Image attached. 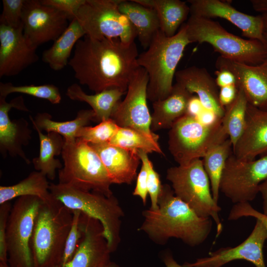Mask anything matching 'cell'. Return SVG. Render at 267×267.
Masks as SVG:
<instances>
[{"instance_id":"2","label":"cell","mask_w":267,"mask_h":267,"mask_svg":"<svg viewBox=\"0 0 267 267\" xmlns=\"http://www.w3.org/2000/svg\"><path fill=\"white\" fill-rule=\"evenodd\" d=\"M158 208H149L142 215L144 220L138 230L153 242L164 244L171 238L180 239L195 247L202 244L212 228L211 218H202L177 197L171 186L162 184L158 197Z\"/></svg>"},{"instance_id":"37","label":"cell","mask_w":267,"mask_h":267,"mask_svg":"<svg viewBox=\"0 0 267 267\" xmlns=\"http://www.w3.org/2000/svg\"><path fill=\"white\" fill-rule=\"evenodd\" d=\"M26 0H2L0 23L14 29H23L22 15Z\"/></svg>"},{"instance_id":"48","label":"cell","mask_w":267,"mask_h":267,"mask_svg":"<svg viewBox=\"0 0 267 267\" xmlns=\"http://www.w3.org/2000/svg\"><path fill=\"white\" fill-rule=\"evenodd\" d=\"M259 192L261 193L263 200V209L264 214L267 215V179L260 185Z\"/></svg>"},{"instance_id":"8","label":"cell","mask_w":267,"mask_h":267,"mask_svg":"<svg viewBox=\"0 0 267 267\" xmlns=\"http://www.w3.org/2000/svg\"><path fill=\"white\" fill-rule=\"evenodd\" d=\"M227 138L222 119L206 123L186 114L169 129L168 148L178 165L184 166L203 158L212 148Z\"/></svg>"},{"instance_id":"5","label":"cell","mask_w":267,"mask_h":267,"mask_svg":"<svg viewBox=\"0 0 267 267\" xmlns=\"http://www.w3.org/2000/svg\"><path fill=\"white\" fill-rule=\"evenodd\" d=\"M185 25L191 43H208L224 58L249 65L267 59V44L234 35L212 19L190 15Z\"/></svg>"},{"instance_id":"39","label":"cell","mask_w":267,"mask_h":267,"mask_svg":"<svg viewBox=\"0 0 267 267\" xmlns=\"http://www.w3.org/2000/svg\"><path fill=\"white\" fill-rule=\"evenodd\" d=\"M72 211L73 221L65 243L61 267L72 259L82 237V230L80 223L81 212L77 210Z\"/></svg>"},{"instance_id":"20","label":"cell","mask_w":267,"mask_h":267,"mask_svg":"<svg viewBox=\"0 0 267 267\" xmlns=\"http://www.w3.org/2000/svg\"><path fill=\"white\" fill-rule=\"evenodd\" d=\"M215 66L233 73L237 87L243 90L249 104L267 111V59L260 64L249 65L220 56Z\"/></svg>"},{"instance_id":"41","label":"cell","mask_w":267,"mask_h":267,"mask_svg":"<svg viewBox=\"0 0 267 267\" xmlns=\"http://www.w3.org/2000/svg\"><path fill=\"white\" fill-rule=\"evenodd\" d=\"M11 207L10 201L0 205V263H8L6 231Z\"/></svg>"},{"instance_id":"53","label":"cell","mask_w":267,"mask_h":267,"mask_svg":"<svg viewBox=\"0 0 267 267\" xmlns=\"http://www.w3.org/2000/svg\"><path fill=\"white\" fill-rule=\"evenodd\" d=\"M57 267H61V266H57Z\"/></svg>"},{"instance_id":"50","label":"cell","mask_w":267,"mask_h":267,"mask_svg":"<svg viewBox=\"0 0 267 267\" xmlns=\"http://www.w3.org/2000/svg\"><path fill=\"white\" fill-rule=\"evenodd\" d=\"M262 15L264 20L263 34L267 41V13H263Z\"/></svg>"},{"instance_id":"18","label":"cell","mask_w":267,"mask_h":267,"mask_svg":"<svg viewBox=\"0 0 267 267\" xmlns=\"http://www.w3.org/2000/svg\"><path fill=\"white\" fill-rule=\"evenodd\" d=\"M191 15L206 18H220L231 22L250 40L267 44L264 34L262 15L253 16L240 12L228 2L220 0H188Z\"/></svg>"},{"instance_id":"22","label":"cell","mask_w":267,"mask_h":267,"mask_svg":"<svg viewBox=\"0 0 267 267\" xmlns=\"http://www.w3.org/2000/svg\"><path fill=\"white\" fill-rule=\"evenodd\" d=\"M175 77L177 83L197 95L205 109L222 119L225 108L220 102L219 87L206 68L192 66L177 71Z\"/></svg>"},{"instance_id":"47","label":"cell","mask_w":267,"mask_h":267,"mask_svg":"<svg viewBox=\"0 0 267 267\" xmlns=\"http://www.w3.org/2000/svg\"><path fill=\"white\" fill-rule=\"evenodd\" d=\"M250 2L255 11L267 13V0H251Z\"/></svg>"},{"instance_id":"52","label":"cell","mask_w":267,"mask_h":267,"mask_svg":"<svg viewBox=\"0 0 267 267\" xmlns=\"http://www.w3.org/2000/svg\"><path fill=\"white\" fill-rule=\"evenodd\" d=\"M0 267H11L8 263H0Z\"/></svg>"},{"instance_id":"15","label":"cell","mask_w":267,"mask_h":267,"mask_svg":"<svg viewBox=\"0 0 267 267\" xmlns=\"http://www.w3.org/2000/svg\"><path fill=\"white\" fill-rule=\"evenodd\" d=\"M267 239V229L264 223L256 219V224L249 236L241 244L231 247H221L210 252L208 256L199 258L193 263H184V267H222L237 260H244L255 267H266L263 247Z\"/></svg>"},{"instance_id":"28","label":"cell","mask_w":267,"mask_h":267,"mask_svg":"<svg viewBox=\"0 0 267 267\" xmlns=\"http://www.w3.org/2000/svg\"><path fill=\"white\" fill-rule=\"evenodd\" d=\"M134 0L156 11L160 30L167 37H172L178 32L190 13L189 6L179 0Z\"/></svg>"},{"instance_id":"7","label":"cell","mask_w":267,"mask_h":267,"mask_svg":"<svg viewBox=\"0 0 267 267\" xmlns=\"http://www.w3.org/2000/svg\"><path fill=\"white\" fill-rule=\"evenodd\" d=\"M49 191L53 197L71 210H77L98 220L111 252L120 242L121 218L124 213L117 199L94 191L81 190L60 183H50Z\"/></svg>"},{"instance_id":"17","label":"cell","mask_w":267,"mask_h":267,"mask_svg":"<svg viewBox=\"0 0 267 267\" xmlns=\"http://www.w3.org/2000/svg\"><path fill=\"white\" fill-rule=\"evenodd\" d=\"M4 97L0 96V152L3 157L8 154L12 157L18 156L26 163L28 159L23 150L31 139L32 131L24 118L11 120L8 113L12 108L28 112L23 98L19 96L7 102Z\"/></svg>"},{"instance_id":"12","label":"cell","mask_w":267,"mask_h":267,"mask_svg":"<svg viewBox=\"0 0 267 267\" xmlns=\"http://www.w3.org/2000/svg\"><path fill=\"white\" fill-rule=\"evenodd\" d=\"M267 179V153L256 160H243L232 153L227 158L220 191L234 204L249 202L256 197L261 183Z\"/></svg>"},{"instance_id":"19","label":"cell","mask_w":267,"mask_h":267,"mask_svg":"<svg viewBox=\"0 0 267 267\" xmlns=\"http://www.w3.org/2000/svg\"><path fill=\"white\" fill-rule=\"evenodd\" d=\"M36 49L25 37L23 29L0 24V78L17 75L36 62Z\"/></svg>"},{"instance_id":"38","label":"cell","mask_w":267,"mask_h":267,"mask_svg":"<svg viewBox=\"0 0 267 267\" xmlns=\"http://www.w3.org/2000/svg\"><path fill=\"white\" fill-rule=\"evenodd\" d=\"M137 153L147 171L148 191L151 200L150 208L156 210L158 208V197L162 186L160 177L148 158V154L142 151H138Z\"/></svg>"},{"instance_id":"29","label":"cell","mask_w":267,"mask_h":267,"mask_svg":"<svg viewBox=\"0 0 267 267\" xmlns=\"http://www.w3.org/2000/svg\"><path fill=\"white\" fill-rule=\"evenodd\" d=\"M33 126L47 133L53 132L63 136L65 142H73L77 138L78 131L91 122L94 121L95 114L92 109H82L72 120L59 122L52 120L50 114L46 112L39 113L33 118L30 116Z\"/></svg>"},{"instance_id":"49","label":"cell","mask_w":267,"mask_h":267,"mask_svg":"<svg viewBox=\"0 0 267 267\" xmlns=\"http://www.w3.org/2000/svg\"><path fill=\"white\" fill-rule=\"evenodd\" d=\"M163 261L166 267H184L175 260L172 254L170 252H167L164 254Z\"/></svg>"},{"instance_id":"14","label":"cell","mask_w":267,"mask_h":267,"mask_svg":"<svg viewBox=\"0 0 267 267\" xmlns=\"http://www.w3.org/2000/svg\"><path fill=\"white\" fill-rule=\"evenodd\" d=\"M70 20L66 14L43 4L39 0H26L22 15L23 34L36 47L55 41L67 29Z\"/></svg>"},{"instance_id":"23","label":"cell","mask_w":267,"mask_h":267,"mask_svg":"<svg viewBox=\"0 0 267 267\" xmlns=\"http://www.w3.org/2000/svg\"><path fill=\"white\" fill-rule=\"evenodd\" d=\"M89 144L100 157L112 183L130 184L136 179L140 160L137 152L109 142Z\"/></svg>"},{"instance_id":"16","label":"cell","mask_w":267,"mask_h":267,"mask_svg":"<svg viewBox=\"0 0 267 267\" xmlns=\"http://www.w3.org/2000/svg\"><path fill=\"white\" fill-rule=\"evenodd\" d=\"M82 237L72 259L63 267H104L112 253L100 222L81 212Z\"/></svg>"},{"instance_id":"9","label":"cell","mask_w":267,"mask_h":267,"mask_svg":"<svg viewBox=\"0 0 267 267\" xmlns=\"http://www.w3.org/2000/svg\"><path fill=\"white\" fill-rule=\"evenodd\" d=\"M166 178L171 182L175 195L186 203L198 216L213 219L218 237L222 230L219 215L221 208L213 199L202 160L197 159L184 166L169 168Z\"/></svg>"},{"instance_id":"27","label":"cell","mask_w":267,"mask_h":267,"mask_svg":"<svg viewBox=\"0 0 267 267\" xmlns=\"http://www.w3.org/2000/svg\"><path fill=\"white\" fill-rule=\"evenodd\" d=\"M85 35V32L78 20L76 18L73 19L65 31L54 41L52 46L43 52V61L54 71L63 69L68 64L73 47Z\"/></svg>"},{"instance_id":"21","label":"cell","mask_w":267,"mask_h":267,"mask_svg":"<svg viewBox=\"0 0 267 267\" xmlns=\"http://www.w3.org/2000/svg\"><path fill=\"white\" fill-rule=\"evenodd\" d=\"M232 153L238 159L248 161L267 153V111L248 104L245 127L232 147Z\"/></svg>"},{"instance_id":"3","label":"cell","mask_w":267,"mask_h":267,"mask_svg":"<svg viewBox=\"0 0 267 267\" xmlns=\"http://www.w3.org/2000/svg\"><path fill=\"white\" fill-rule=\"evenodd\" d=\"M190 43L184 23L172 37H167L159 30L148 48L138 55L137 64L148 76L147 95L150 101L163 100L171 93L177 67Z\"/></svg>"},{"instance_id":"42","label":"cell","mask_w":267,"mask_h":267,"mask_svg":"<svg viewBox=\"0 0 267 267\" xmlns=\"http://www.w3.org/2000/svg\"><path fill=\"white\" fill-rule=\"evenodd\" d=\"M41 1L66 14L72 21L76 18L79 8L85 0H41Z\"/></svg>"},{"instance_id":"36","label":"cell","mask_w":267,"mask_h":267,"mask_svg":"<svg viewBox=\"0 0 267 267\" xmlns=\"http://www.w3.org/2000/svg\"><path fill=\"white\" fill-rule=\"evenodd\" d=\"M119 128V127L110 118L94 127H82L77 133V138L90 144L109 142Z\"/></svg>"},{"instance_id":"6","label":"cell","mask_w":267,"mask_h":267,"mask_svg":"<svg viewBox=\"0 0 267 267\" xmlns=\"http://www.w3.org/2000/svg\"><path fill=\"white\" fill-rule=\"evenodd\" d=\"M61 155L64 164L58 170V183L108 197L113 195L107 170L89 143L79 138L64 141Z\"/></svg>"},{"instance_id":"40","label":"cell","mask_w":267,"mask_h":267,"mask_svg":"<svg viewBox=\"0 0 267 267\" xmlns=\"http://www.w3.org/2000/svg\"><path fill=\"white\" fill-rule=\"evenodd\" d=\"M249 217L260 220L267 229V215L256 210L249 202L235 204L229 212L228 220L235 221L242 217Z\"/></svg>"},{"instance_id":"45","label":"cell","mask_w":267,"mask_h":267,"mask_svg":"<svg viewBox=\"0 0 267 267\" xmlns=\"http://www.w3.org/2000/svg\"><path fill=\"white\" fill-rule=\"evenodd\" d=\"M216 76V83L220 88L230 85H236V79L234 75L230 71L221 69L215 72Z\"/></svg>"},{"instance_id":"43","label":"cell","mask_w":267,"mask_h":267,"mask_svg":"<svg viewBox=\"0 0 267 267\" xmlns=\"http://www.w3.org/2000/svg\"><path fill=\"white\" fill-rule=\"evenodd\" d=\"M148 194L147 171L144 165L142 164L141 169L137 176L136 185L133 194L140 197L143 204L145 205Z\"/></svg>"},{"instance_id":"34","label":"cell","mask_w":267,"mask_h":267,"mask_svg":"<svg viewBox=\"0 0 267 267\" xmlns=\"http://www.w3.org/2000/svg\"><path fill=\"white\" fill-rule=\"evenodd\" d=\"M234 100L225 108L222 119V125L224 132L231 141L232 147L235 144L243 131L245 122L247 99L243 90L238 88Z\"/></svg>"},{"instance_id":"32","label":"cell","mask_w":267,"mask_h":267,"mask_svg":"<svg viewBox=\"0 0 267 267\" xmlns=\"http://www.w3.org/2000/svg\"><path fill=\"white\" fill-rule=\"evenodd\" d=\"M232 151V144L228 138L212 148L203 158V166L210 180L212 194L217 203L222 173Z\"/></svg>"},{"instance_id":"51","label":"cell","mask_w":267,"mask_h":267,"mask_svg":"<svg viewBox=\"0 0 267 267\" xmlns=\"http://www.w3.org/2000/svg\"><path fill=\"white\" fill-rule=\"evenodd\" d=\"M104 267H120L118 265H117L116 263L110 261Z\"/></svg>"},{"instance_id":"25","label":"cell","mask_w":267,"mask_h":267,"mask_svg":"<svg viewBox=\"0 0 267 267\" xmlns=\"http://www.w3.org/2000/svg\"><path fill=\"white\" fill-rule=\"evenodd\" d=\"M118 8L133 25L141 45L146 49L155 33L160 29L156 11L134 0H120Z\"/></svg>"},{"instance_id":"4","label":"cell","mask_w":267,"mask_h":267,"mask_svg":"<svg viewBox=\"0 0 267 267\" xmlns=\"http://www.w3.org/2000/svg\"><path fill=\"white\" fill-rule=\"evenodd\" d=\"M72 221V211L59 200L42 202L30 244L34 267L61 266Z\"/></svg>"},{"instance_id":"44","label":"cell","mask_w":267,"mask_h":267,"mask_svg":"<svg viewBox=\"0 0 267 267\" xmlns=\"http://www.w3.org/2000/svg\"><path fill=\"white\" fill-rule=\"evenodd\" d=\"M238 89L236 85L220 88L219 94V100L224 108L234 100L237 94Z\"/></svg>"},{"instance_id":"10","label":"cell","mask_w":267,"mask_h":267,"mask_svg":"<svg viewBox=\"0 0 267 267\" xmlns=\"http://www.w3.org/2000/svg\"><path fill=\"white\" fill-rule=\"evenodd\" d=\"M120 0H85L76 18L86 35L95 39H119L131 44L137 37L136 31L119 9Z\"/></svg>"},{"instance_id":"24","label":"cell","mask_w":267,"mask_h":267,"mask_svg":"<svg viewBox=\"0 0 267 267\" xmlns=\"http://www.w3.org/2000/svg\"><path fill=\"white\" fill-rule=\"evenodd\" d=\"M192 95L183 86L176 83L166 98L152 102L151 131L170 129L178 119L187 114L188 103Z\"/></svg>"},{"instance_id":"31","label":"cell","mask_w":267,"mask_h":267,"mask_svg":"<svg viewBox=\"0 0 267 267\" xmlns=\"http://www.w3.org/2000/svg\"><path fill=\"white\" fill-rule=\"evenodd\" d=\"M47 177L39 171L31 172L18 183L10 186H0V205L24 196H36L47 202L54 197L49 191Z\"/></svg>"},{"instance_id":"46","label":"cell","mask_w":267,"mask_h":267,"mask_svg":"<svg viewBox=\"0 0 267 267\" xmlns=\"http://www.w3.org/2000/svg\"><path fill=\"white\" fill-rule=\"evenodd\" d=\"M204 109L197 96L192 95L190 98L187 105V114L191 116H198Z\"/></svg>"},{"instance_id":"33","label":"cell","mask_w":267,"mask_h":267,"mask_svg":"<svg viewBox=\"0 0 267 267\" xmlns=\"http://www.w3.org/2000/svg\"><path fill=\"white\" fill-rule=\"evenodd\" d=\"M159 138L157 134L150 135L135 129L119 127L109 143L137 152L142 151L147 154L156 152L164 155L158 143Z\"/></svg>"},{"instance_id":"11","label":"cell","mask_w":267,"mask_h":267,"mask_svg":"<svg viewBox=\"0 0 267 267\" xmlns=\"http://www.w3.org/2000/svg\"><path fill=\"white\" fill-rule=\"evenodd\" d=\"M43 201L32 196L17 198L8 218L6 242L11 267H34L31 240L36 216Z\"/></svg>"},{"instance_id":"26","label":"cell","mask_w":267,"mask_h":267,"mask_svg":"<svg viewBox=\"0 0 267 267\" xmlns=\"http://www.w3.org/2000/svg\"><path fill=\"white\" fill-rule=\"evenodd\" d=\"M125 93L119 89H111L90 95L74 83L67 88L66 94L71 100L88 103L95 114L94 122L100 123L110 119Z\"/></svg>"},{"instance_id":"30","label":"cell","mask_w":267,"mask_h":267,"mask_svg":"<svg viewBox=\"0 0 267 267\" xmlns=\"http://www.w3.org/2000/svg\"><path fill=\"white\" fill-rule=\"evenodd\" d=\"M40 142V151L38 156L33 159L32 162L37 171L45 175L48 178L53 180L56 177V171L61 169L63 166L60 160L55 156L62 153L64 144V138L60 134L51 132L44 134L36 127Z\"/></svg>"},{"instance_id":"1","label":"cell","mask_w":267,"mask_h":267,"mask_svg":"<svg viewBox=\"0 0 267 267\" xmlns=\"http://www.w3.org/2000/svg\"><path fill=\"white\" fill-rule=\"evenodd\" d=\"M135 43L119 39H95L85 35L76 43L68 65L82 85L95 93L111 89L127 91L130 81L139 67Z\"/></svg>"},{"instance_id":"13","label":"cell","mask_w":267,"mask_h":267,"mask_svg":"<svg viewBox=\"0 0 267 267\" xmlns=\"http://www.w3.org/2000/svg\"><path fill=\"white\" fill-rule=\"evenodd\" d=\"M148 76L138 67L129 83L126 95L113 111L111 119L120 127L130 128L153 135L151 130V115L147 104Z\"/></svg>"},{"instance_id":"35","label":"cell","mask_w":267,"mask_h":267,"mask_svg":"<svg viewBox=\"0 0 267 267\" xmlns=\"http://www.w3.org/2000/svg\"><path fill=\"white\" fill-rule=\"evenodd\" d=\"M12 93H21L46 99L54 104L59 103L61 100L59 89L53 84L15 86L11 83H0V96L6 97Z\"/></svg>"}]
</instances>
